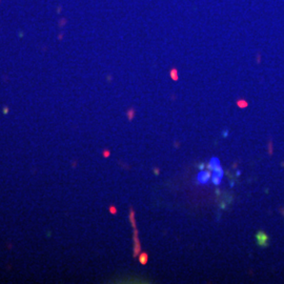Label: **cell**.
Returning <instances> with one entry per match:
<instances>
[{"mask_svg":"<svg viewBox=\"0 0 284 284\" xmlns=\"http://www.w3.org/2000/svg\"><path fill=\"white\" fill-rule=\"evenodd\" d=\"M207 168H208L209 170H213V171H214V174L218 175V176H219L220 178H222V177H223L224 171H223L222 167H221V165H220L219 160L217 159V158H212V159H210L209 163L207 164Z\"/></svg>","mask_w":284,"mask_h":284,"instance_id":"6da1fadb","label":"cell"},{"mask_svg":"<svg viewBox=\"0 0 284 284\" xmlns=\"http://www.w3.org/2000/svg\"><path fill=\"white\" fill-rule=\"evenodd\" d=\"M256 241L260 247H267L269 244V237L265 234V231L259 230L256 234Z\"/></svg>","mask_w":284,"mask_h":284,"instance_id":"7a4b0ae2","label":"cell"},{"mask_svg":"<svg viewBox=\"0 0 284 284\" xmlns=\"http://www.w3.org/2000/svg\"><path fill=\"white\" fill-rule=\"evenodd\" d=\"M212 170H201L197 176V180L199 183L201 184H206L209 181V179H212Z\"/></svg>","mask_w":284,"mask_h":284,"instance_id":"3957f363","label":"cell"},{"mask_svg":"<svg viewBox=\"0 0 284 284\" xmlns=\"http://www.w3.org/2000/svg\"><path fill=\"white\" fill-rule=\"evenodd\" d=\"M134 242H135V245H134V257H137V256L139 255L140 250H141V245H140V242H139V239H138V231H137L136 228H135Z\"/></svg>","mask_w":284,"mask_h":284,"instance_id":"277c9868","label":"cell"},{"mask_svg":"<svg viewBox=\"0 0 284 284\" xmlns=\"http://www.w3.org/2000/svg\"><path fill=\"white\" fill-rule=\"evenodd\" d=\"M139 261L141 264L145 265L147 263V261H148V255H147L146 252H142V254L139 256Z\"/></svg>","mask_w":284,"mask_h":284,"instance_id":"5b68a950","label":"cell"},{"mask_svg":"<svg viewBox=\"0 0 284 284\" xmlns=\"http://www.w3.org/2000/svg\"><path fill=\"white\" fill-rule=\"evenodd\" d=\"M221 179H222V178H220V177L218 176V175H216V174H213V175H212V182L216 185V186L220 185V183H221Z\"/></svg>","mask_w":284,"mask_h":284,"instance_id":"8992f818","label":"cell"},{"mask_svg":"<svg viewBox=\"0 0 284 284\" xmlns=\"http://www.w3.org/2000/svg\"><path fill=\"white\" fill-rule=\"evenodd\" d=\"M170 75L171 77V79L175 80V81H177V80L179 79V75H178V71L176 68H173L171 71L170 72Z\"/></svg>","mask_w":284,"mask_h":284,"instance_id":"52a82bcc","label":"cell"},{"mask_svg":"<svg viewBox=\"0 0 284 284\" xmlns=\"http://www.w3.org/2000/svg\"><path fill=\"white\" fill-rule=\"evenodd\" d=\"M129 220H131V222H132V225H133V227L134 228H136V222H135V213H134V210H131V214H129Z\"/></svg>","mask_w":284,"mask_h":284,"instance_id":"ba28073f","label":"cell"},{"mask_svg":"<svg viewBox=\"0 0 284 284\" xmlns=\"http://www.w3.org/2000/svg\"><path fill=\"white\" fill-rule=\"evenodd\" d=\"M237 106H239L241 108H244L247 106V102L245 100H238L237 101Z\"/></svg>","mask_w":284,"mask_h":284,"instance_id":"9c48e42d","label":"cell"},{"mask_svg":"<svg viewBox=\"0 0 284 284\" xmlns=\"http://www.w3.org/2000/svg\"><path fill=\"white\" fill-rule=\"evenodd\" d=\"M126 115H127V117H128L129 120H132V119L134 118V116H135V111L134 110H129Z\"/></svg>","mask_w":284,"mask_h":284,"instance_id":"30bf717a","label":"cell"},{"mask_svg":"<svg viewBox=\"0 0 284 284\" xmlns=\"http://www.w3.org/2000/svg\"><path fill=\"white\" fill-rule=\"evenodd\" d=\"M110 212L112 214H116V213H117V209H116V207H114V206H111V207H110Z\"/></svg>","mask_w":284,"mask_h":284,"instance_id":"8fae6325","label":"cell"},{"mask_svg":"<svg viewBox=\"0 0 284 284\" xmlns=\"http://www.w3.org/2000/svg\"><path fill=\"white\" fill-rule=\"evenodd\" d=\"M198 167H199L200 170H204V167H205V164L204 163H201V164H199V165H198Z\"/></svg>","mask_w":284,"mask_h":284,"instance_id":"7c38bea8","label":"cell"},{"mask_svg":"<svg viewBox=\"0 0 284 284\" xmlns=\"http://www.w3.org/2000/svg\"><path fill=\"white\" fill-rule=\"evenodd\" d=\"M225 207H226V203H224V202H222V203H221V204H220V208H222V209H224V208H225Z\"/></svg>","mask_w":284,"mask_h":284,"instance_id":"4fadbf2b","label":"cell"},{"mask_svg":"<svg viewBox=\"0 0 284 284\" xmlns=\"http://www.w3.org/2000/svg\"><path fill=\"white\" fill-rule=\"evenodd\" d=\"M228 134H229V133H228V131H225V132H223V133H222V135H223V137H224V138L228 136Z\"/></svg>","mask_w":284,"mask_h":284,"instance_id":"5bb4252c","label":"cell"},{"mask_svg":"<svg viewBox=\"0 0 284 284\" xmlns=\"http://www.w3.org/2000/svg\"><path fill=\"white\" fill-rule=\"evenodd\" d=\"M103 156L104 157H108V156H110V152H108V150H105V152L103 153Z\"/></svg>","mask_w":284,"mask_h":284,"instance_id":"9a60e30c","label":"cell"},{"mask_svg":"<svg viewBox=\"0 0 284 284\" xmlns=\"http://www.w3.org/2000/svg\"><path fill=\"white\" fill-rule=\"evenodd\" d=\"M154 173H155L156 175H159V170H158V168H156V167H155V168H154Z\"/></svg>","mask_w":284,"mask_h":284,"instance_id":"2e32d148","label":"cell"},{"mask_svg":"<svg viewBox=\"0 0 284 284\" xmlns=\"http://www.w3.org/2000/svg\"><path fill=\"white\" fill-rule=\"evenodd\" d=\"M240 174H241V171H240V170H238L237 173H236V175H237V176H240Z\"/></svg>","mask_w":284,"mask_h":284,"instance_id":"e0dca14e","label":"cell"},{"mask_svg":"<svg viewBox=\"0 0 284 284\" xmlns=\"http://www.w3.org/2000/svg\"><path fill=\"white\" fill-rule=\"evenodd\" d=\"M283 215H284V210H283Z\"/></svg>","mask_w":284,"mask_h":284,"instance_id":"ac0fdd59","label":"cell"}]
</instances>
